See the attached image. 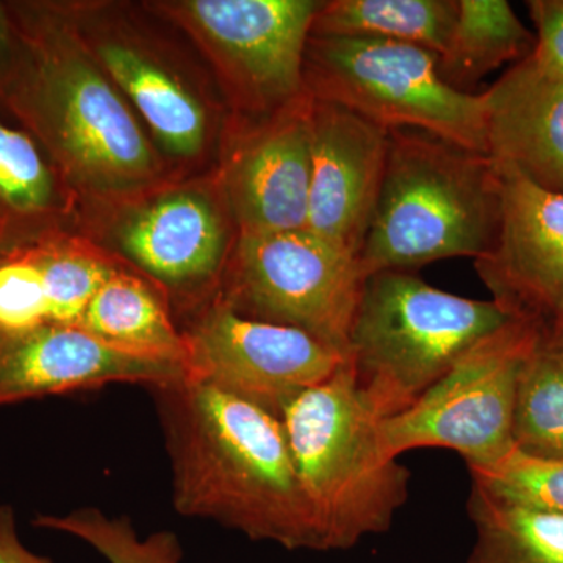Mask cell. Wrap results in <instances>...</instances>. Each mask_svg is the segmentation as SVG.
Returning a JSON list of instances; mask_svg holds the SVG:
<instances>
[{"mask_svg":"<svg viewBox=\"0 0 563 563\" xmlns=\"http://www.w3.org/2000/svg\"><path fill=\"white\" fill-rule=\"evenodd\" d=\"M33 525L76 537L109 563H180L184 558L176 533L158 531L141 539L128 517H109L96 507H80L65 515H38Z\"/></svg>","mask_w":563,"mask_h":563,"instance_id":"cb8c5ba5","label":"cell"},{"mask_svg":"<svg viewBox=\"0 0 563 563\" xmlns=\"http://www.w3.org/2000/svg\"><path fill=\"white\" fill-rule=\"evenodd\" d=\"M542 343V342H540ZM544 346L555 347V350H562L563 351V335L559 336L558 340H554V342L551 343H542Z\"/></svg>","mask_w":563,"mask_h":563,"instance_id":"4dcf8cb0","label":"cell"},{"mask_svg":"<svg viewBox=\"0 0 563 563\" xmlns=\"http://www.w3.org/2000/svg\"><path fill=\"white\" fill-rule=\"evenodd\" d=\"M457 16V0L322 2L313 36H354L412 44L439 55Z\"/></svg>","mask_w":563,"mask_h":563,"instance_id":"ffe728a7","label":"cell"},{"mask_svg":"<svg viewBox=\"0 0 563 563\" xmlns=\"http://www.w3.org/2000/svg\"><path fill=\"white\" fill-rule=\"evenodd\" d=\"M510 320L495 301L440 290L410 272L372 274L347 350L363 401L377 420L404 412Z\"/></svg>","mask_w":563,"mask_h":563,"instance_id":"277c9868","label":"cell"},{"mask_svg":"<svg viewBox=\"0 0 563 563\" xmlns=\"http://www.w3.org/2000/svg\"><path fill=\"white\" fill-rule=\"evenodd\" d=\"M0 563H54L21 542L16 515L11 506H0Z\"/></svg>","mask_w":563,"mask_h":563,"instance_id":"f546056e","label":"cell"},{"mask_svg":"<svg viewBox=\"0 0 563 563\" xmlns=\"http://www.w3.org/2000/svg\"><path fill=\"white\" fill-rule=\"evenodd\" d=\"M322 2L192 0L188 13L228 63L254 109L279 110L306 95L303 60Z\"/></svg>","mask_w":563,"mask_h":563,"instance_id":"8fae6325","label":"cell"},{"mask_svg":"<svg viewBox=\"0 0 563 563\" xmlns=\"http://www.w3.org/2000/svg\"><path fill=\"white\" fill-rule=\"evenodd\" d=\"M514 446L542 461H563V351L540 343L525 362L514 410Z\"/></svg>","mask_w":563,"mask_h":563,"instance_id":"7402d4cb","label":"cell"},{"mask_svg":"<svg viewBox=\"0 0 563 563\" xmlns=\"http://www.w3.org/2000/svg\"><path fill=\"white\" fill-rule=\"evenodd\" d=\"M101 60L166 150L184 157L201 151L206 113L179 81L140 52L121 44L101 47Z\"/></svg>","mask_w":563,"mask_h":563,"instance_id":"d6986e66","label":"cell"},{"mask_svg":"<svg viewBox=\"0 0 563 563\" xmlns=\"http://www.w3.org/2000/svg\"><path fill=\"white\" fill-rule=\"evenodd\" d=\"M498 173L501 221L490 251L474 268L492 301L551 343L563 335V195Z\"/></svg>","mask_w":563,"mask_h":563,"instance_id":"30bf717a","label":"cell"},{"mask_svg":"<svg viewBox=\"0 0 563 563\" xmlns=\"http://www.w3.org/2000/svg\"><path fill=\"white\" fill-rule=\"evenodd\" d=\"M536 38L506 0H457V16L443 51L437 55L440 79L468 92L507 63L531 55Z\"/></svg>","mask_w":563,"mask_h":563,"instance_id":"e0dca14e","label":"cell"},{"mask_svg":"<svg viewBox=\"0 0 563 563\" xmlns=\"http://www.w3.org/2000/svg\"><path fill=\"white\" fill-rule=\"evenodd\" d=\"M29 60L31 46L27 36L22 32L21 38L18 40L5 7L0 3V95L5 96L7 101L24 76Z\"/></svg>","mask_w":563,"mask_h":563,"instance_id":"f1b7e54d","label":"cell"},{"mask_svg":"<svg viewBox=\"0 0 563 563\" xmlns=\"http://www.w3.org/2000/svg\"><path fill=\"white\" fill-rule=\"evenodd\" d=\"M312 514L318 551H346L390 531L409 499V468L385 453L377 418L350 363L296 396L279 415Z\"/></svg>","mask_w":563,"mask_h":563,"instance_id":"3957f363","label":"cell"},{"mask_svg":"<svg viewBox=\"0 0 563 563\" xmlns=\"http://www.w3.org/2000/svg\"><path fill=\"white\" fill-rule=\"evenodd\" d=\"M366 274L361 257L317 233H242L221 301L251 320L299 329L347 358Z\"/></svg>","mask_w":563,"mask_h":563,"instance_id":"ba28073f","label":"cell"},{"mask_svg":"<svg viewBox=\"0 0 563 563\" xmlns=\"http://www.w3.org/2000/svg\"><path fill=\"white\" fill-rule=\"evenodd\" d=\"M225 239L224 222L207 199L195 192H173L124 225L121 247L163 284L191 287L220 269Z\"/></svg>","mask_w":563,"mask_h":563,"instance_id":"2e32d148","label":"cell"},{"mask_svg":"<svg viewBox=\"0 0 563 563\" xmlns=\"http://www.w3.org/2000/svg\"><path fill=\"white\" fill-rule=\"evenodd\" d=\"M150 391L172 463L177 512L254 542L318 551L279 417L188 377Z\"/></svg>","mask_w":563,"mask_h":563,"instance_id":"6da1fadb","label":"cell"},{"mask_svg":"<svg viewBox=\"0 0 563 563\" xmlns=\"http://www.w3.org/2000/svg\"><path fill=\"white\" fill-rule=\"evenodd\" d=\"M79 328L118 350L187 363V340L162 299L143 280L114 273L92 298Z\"/></svg>","mask_w":563,"mask_h":563,"instance_id":"ac0fdd59","label":"cell"},{"mask_svg":"<svg viewBox=\"0 0 563 563\" xmlns=\"http://www.w3.org/2000/svg\"><path fill=\"white\" fill-rule=\"evenodd\" d=\"M483 95L487 155L496 168L563 195V79L528 55Z\"/></svg>","mask_w":563,"mask_h":563,"instance_id":"9a60e30c","label":"cell"},{"mask_svg":"<svg viewBox=\"0 0 563 563\" xmlns=\"http://www.w3.org/2000/svg\"><path fill=\"white\" fill-rule=\"evenodd\" d=\"M501 177L487 154L412 131H390L383 187L361 252L366 276L490 251Z\"/></svg>","mask_w":563,"mask_h":563,"instance_id":"7a4b0ae2","label":"cell"},{"mask_svg":"<svg viewBox=\"0 0 563 563\" xmlns=\"http://www.w3.org/2000/svg\"><path fill=\"white\" fill-rule=\"evenodd\" d=\"M184 377L181 363L118 350L79 325L47 322L27 332H0V407L110 384L151 390Z\"/></svg>","mask_w":563,"mask_h":563,"instance_id":"4fadbf2b","label":"cell"},{"mask_svg":"<svg viewBox=\"0 0 563 563\" xmlns=\"http://www.w3.org/2000/svg\"><path fill=\"white\" fill-rule=\"evenodd\" d=\"M47 322L43 274L32 250L0 255V332H27Z\"/></svg>","mask_w":563,"mask_h":563,"instance_id":"4316f807","label":"cell"},{"mask_svg":"<svg viewBox=\"0 0 563 563\" xmlns=\"http://www.w3.org/2000/svg\"><path fill=\"white\" fill-rule=\"evenodd\" d=\"M526 5L537 31L529 57L543 73L563 79V0H531Z\"/></svg>","mask_w":563,"mask_h":563,"instance_id":"83f0119b","label":"cell"},{"mask_svg":"<svg viewBox=\"0 0 563 563\" xmlns=\"http://www.w3.org/2000/svg\"><path fill=\"white\" fill-rule=\"evenodd\" d=\"M31 60L9 103L73 176L120 190L150 179L155 158L140 125L102 74L49 29L24 32Z\"/></svg>","mask_w":563,"mask_h":563,"instance_id":"5b68a950","label":"cell"},{"mask_svg":"<svg viewBox=\"0 0 563 563\" xmlns=\"http://www.w3.org/2000/svg\"><path fill=\"white\" fill-rule=\"evenodd\" d=\"M470 474L474 485L503 501L563 514V461H542L514 450L495 465Z\"/></svg>","mask_w":563,"mask_h":563,"instance_id":"484cf974","label":"cell"},{"mask_svg":"<svg viewBox=\"0 0 563 563\" xmlns=\"http://www.w3.org/2000/svg\"><path fill=\"white\" fill-rule=\"evenodd\" d=\"M474 544L466 563H563V514L506 503L472 485Z\"/></svg>","mask_w":563,"mask_h":563,"instance_id":"44dd1931","label":"cell"},{"mask_svg":"<svg viewBox=\"0 0 563 563\" xmlns=\"http://www.w3.org/2000/svg\"><path fill=\"white\" fill-rule=\"evenodd\" d=\"M184 336L188 379L276 417L296 396L328 380L347 361L307 332L251 320L222 302L214 303Z\"/></svg>","mask_w":563,"mask_h":563,"instance_id":"9c48e42d","label":"cell"},{"mask_svg":"<svg viewBox=\"0 0 563 563\" xmlns=\"http://www.w3.org/2000/svg\"><path fill=\"white\" fill-rule=\"evenodd\" d=\"M32 252L43 274L49 322L80 325L92 298L117 272L101 261L60 247Z\"/></svg>","mask_w":563,"mask_h":563,"instance_id":"d4e9b609","label":"cell"},{"mask_svg":"<svg viewBox=\"0 0 563 563\" xmlns=\"http://www.w3.org/2000/svg\"><path fill=\"white\" fill-rule=\"evenodd\" d=\"M57 203V179L27 133L0 121V236L47 217Z\"/></svg>","mask_w":563,"mask_h":563,"instance_id":"603a6c76","label":"cell"},{"mask_svg":"<svg viewBox=\"0 0 563 563\" xmlns=\"http://www.w3.org/2000/svg\"><path fill=\"white\" fill-rule=\"evenodd\" d=\"M532 325L510 320L454 363L409 409L377 420L391 457L420 448L455 451L468 470L487 468L512 453L518 379L539 346Z\"/></svg>","mask_w":563,"mask_h":563,"instance_id":"52a82bcc","label":"cell"},{"mask_svg":"<svg viewBox=\"0 0 563 563\" xmlns=\"http://www.w3.org/2000/svg\"><path fill=\"white\" fill-rule=\"evenodd\" d=\"M390 131L313 99L307 231L361 257L387 165Z\"/></svg>","mask_w":563,"mask_h":563,"instance_id":"7c38bea8","label":"cell"},{"mask_svg":"<svg viewBox=\"0 0 563 563\" xmlns=\"http://www.w3.org/2000/svg\"><path fill=\"white\" fill-rule=\"evenodd\" d=\"M303 87L387 131L412 129L487 154L484 95L440 79L437 55L412 44L354 36L307 43Z\"/></svg>","mask_w":563,"mask_h":563,"instance_id":"8992f818","label":"cell"},{"mask_svg":"<svg viewBox=\"0 0 563 563\" xmlns=\"http://www.w3.org/2000/svg\"><path fill=\"white\" fill-rule=\"evenodd\" d=\"M313 98L309 92L276 110L244 143L233 163L231 198L242 233L306 229L310 190Z\"/></svg>","mask_w":563,"mask_h":563,"instance_id":"5bb4252c","label":"cell"}]
</instances>
